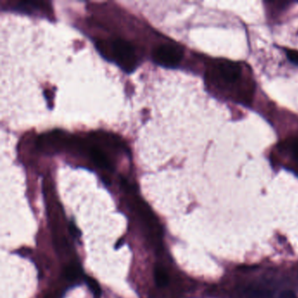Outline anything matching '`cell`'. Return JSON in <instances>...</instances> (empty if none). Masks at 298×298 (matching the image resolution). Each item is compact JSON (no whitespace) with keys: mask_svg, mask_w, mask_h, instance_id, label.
Segmentation results:
<instances>
[{"mask_svg":"<svg viewBox=\"0 0 298 298\" xmlns=\"http://www.w3.org/2000/svg\"><path fill=\"white\" fill-rule=\"evenodd\" d=\"M286 55L288 59L290 60L291 62L294 63L296 65H298V51L289 49L286 51Z\"/></svg>","mask_w":298,"mask_h":298,"instance_id":"cell-11","label":"cell"},{"mask_svg":"<svg viewBox=\"0 0 298 298\" xmlns=\"http://www.w3.org/2000/svg\"><path fill=\"white\" fill-rule=\"evenodd\" d=\"M246 298H274V296L267 289L255 286L251 287L247 290Z\"/></svg>","mask_w":298,"mask_h":298,"instance_id":"cell-6","label":"cell"},{"mask_svg":"<svg viewBox=\"0 0 298 298\" xmlns=\"http://www.w3.org/2000/svg\"><path fill=\"white\" fill-rule=\"evenodd\" d=\"M154 277H155V282L157 283V286L165 287L168 284V275H167L166 271L160 266L155 268Z\"/></svg>","mask_w":298,"mask_h":298,"instance_id":"cell-7","label":"cell"},{"mask_svg":"<svg viewBox=\"0 0 298 298\" xmlns=\"http://www.w3.org/2000/svg\"><path fill=\"white\" fill-rule=\"evenodd\" d=\"M90 158L98 167L109 171H113V162L111 161L107 153L99 146L92 145L88 148Z\"/></svg>","mask_w":298,"mask_h":298,"instance_id":"cell-5","label":"cell"},{"mask_svg":"<svg viewBox=\"0 0 298 298\" xmlns=\"http://www.w3.org/2000/svg\"><path fill=\"white\" fill-rule=\"evenodd\" d=\"M86 283L91 292L94 295V298H100L101 294H102V290H101V287L99 285L98 282L95 279L87 276Z\"/></svg>","mask_w":298,"mask_h":298,"instance_id":"cell-8","label":"cell"},{"mask_svg":"<svg viewBox=\"0 0 298 298\" xmlns=\"http://www.w3.org/2000/svg\"><path fill=\"white\" fill-rule=\"evenodd\" d=\"M216 70L218 71L220 77L228 83L236 82L240 75L239 64L228 60H222L218 63Z\"/></svg>","mask_w":298,"mask_h":298,"instance_id":"cell-4","label":"cell"},{"mask_svg":"<svg viewBox=\"0 0 298 298\" xmlns=\"http://www.w3.org/2000/svg\"><path fill=\"white\" fill-rule=\"evenodd\" d=\"M279 298H298L294 292L291 291H283L279 296Z\"/></svg>","mask_w":298,"mask_h":298,"instance_id":"cell-12","label":"cell"},{"mask_svg":"<svg viewBox=\"0 0 298 298\" xmlns=\"http://www.w3.org/2000/svg\"><path fill=\"white\" fill-rule=\"evenodd\" d=\"M69 231H70L71 234L74 236H78L79 235H80L78 229H77V228L75 227L74 224H71L70 228H69Z\"/></svg>","mask_w":298,"mask_h":298,"instance_id":"cell-13","label":"cell"},{"mask_svg":"<svg viewBox=\"0 0 298 298\" xmlns=\"http://www.w3.org/2000/svg\"><path fill=\"white\" fill-rule=\"evenodd\" d=\"M71 142L73 140L70 137H67L63 132L54 131L41 136L38 139L37 145L41 151L47 154H55L61 151L63 148L70 145Z\"/></svg>","mask_w":298,"mask_h":298,"instance_id":"cell-3","label":"cell"},{"mask_svg":"<svg viewBox=\"0 0 298 298\" xmlns=\"http://www.w3.org/2000/svg\"><path fill=\"white\" fill-rule=\"evenodd\" d=\"M182 58V48L173 44H163L153 50V61L161 67L166 68L178 67Z\"/></svg>","mask_w":298,"mask_h":298,"instance_id":"cell-2","label":"cell"},{"mask_svg":"<svg viewBox=\"0 0 298 298\" xmlns=\"http://www.w3.org/2000/svg\"><path fill=\"white\" fill-rule=\"evenodd\" d=\"M284 148L289 149L292 156L296 160L298 161V138H293L291 139H288L284 144H283Z\"/></svg>","mask_w":298,"mask_h":298,"instance_id":"cell-9","label":"cell"},{"mask_svg":"<svg viewBox=\"0 0 298 298\" xmlns=\"http://www.w3.org/2000/svg\"><path fill=\"white\" fill-rule=\"evenodd\" d=\"M65 276L69 281H75L79 277V269L75 266H68L65 270Z\"/></svg>","mask_w":298,"mask_h":298,"instance_id":"cell-10","label":"cell"},{"mask_svg":"<svg viewBox=\"0 0 298 298\" xmlns=\"http://www.w3.org/2000/svg\"><path fill=\"white\" fill-rule=\"evenodd\" d=\"M96 48L105 59L116 63L126 73L133 72L138 66V57L133 46L124 39H99Z\"/></svg>","mask_w":298,"mask_h":298,"instance_id":"cell-1","label":"cell"}]
</instances>
